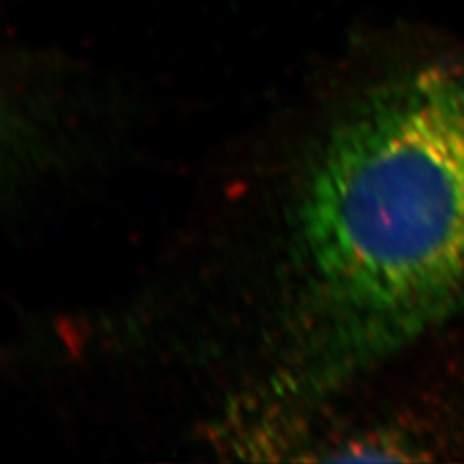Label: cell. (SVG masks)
<instances>
[{"label":"cell","mask_w":464,"mask_h":464,"mask_svg":"<svg viewBox=\"0 0 464 464\" xmlns=\"http://www.w3.org/2000/svg\"><path fill=\"white\" fill-rule=\"evenodd\" d=\"M296 368L329 391L464 312V64L411 67L329 133L298 207Z\"/></svg>","instance_id":"1"}]
</instances>
